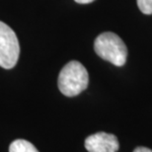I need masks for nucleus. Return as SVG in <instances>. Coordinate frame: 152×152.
Returning a JSON list of instances; mask_svg holds the SVG:
<instances>
[{"label":"nucleus","mask_w":152,"mask_h":152,"mask_svg":"<svg viewBox=\"0 0 152 152\" xmlns=\"http://www.w3.org/2000/svg\"><path fill=\"white\" fill-rule=\"evenodd\" d=\"M89 83V75L80 62L72 60L63 66L58 75L59 91L64 96L74 97L86 89Z\"/></svg>","instance_id":"nucleus-1"},{"label":"nucleus","mask_w":152,"mask_h":152,"mask_svg":"<svg viewBox=\"0 0 152 152\" xmlns=\"http://www.w3.org/2000/svg\"><path fill=\"white\" fill-rule=\"evenodd\" d=\"M94 50L101 58L115 66H123L126 61V45L118 35L112 32H106L98 36L94 42Z\"/></svg>","instance_id":"nucleus-2"},{"label":"nucleus","mask_w":152,"mask_h":152,"mask_svg":"<svg viewBox=\"0 0 152 152\" xmlns=\"http://www.w3.org/2000/svg\"><path fill=\"white\" fill-rule=\"evenodd\" d=\"M20 45L15 32L7 24L0 21V66L11 69L17 64Z\"/></svg>","instance_id":"nucleus-3"},{"label":"nucleus","mask_w":152,"mask_h":152,"mask_svg":"<svg viewBox=\"0 0 152 152\" xmlns=\"http://www.w3.org/2000/svg\"><path fill=\"white\" fill-rule=\"evenodd\" d=\"M85 148L89 152H117L120 143L114 134L97 132L85 139Z\"/></svg>","instance_id":"nucleus-4"},{"label":"nucleus","mask_w":152,"mask_h":152,"mask_svg":"<svg viewBox=\"0 0 152 152\" xmlns=\"http://www.w3.org/2000/svg\"><path fill=\"white\" fill-rule=\"evenodd\" d=\"M9 152H39L35 145L25 139H17L10 144Z\"/></svg>","instance_id":"nucleus-5"},{"label":"nucleus","mask_w":152,"mask_h":152,"mask_svg":"<svg viewBox=\"0 0 152 152\" xmlns=\"http://www.w3.org/2000/svg\"><path fill=\"white\" fill-rule=\"evenodd\" d=\"M137 5L143 14H152V0H137Z\"/></svg>","instance_id":"nucleus-6"},{"label":"nucleus","mask_w":152,"mask_h":152,"mask_svg":"<svg viewBox=\"0 0 152 152\" xmlns=\"http://www.w3.org/2000/svg\"><path fill=\"white\" fill-rule=\"evenodd\" d=\"M133 152H152L151 149L147 147H143V146H139V147H136Z\"/></svg>","instance_id":"nucleus-7"},{"label":"nucleus","mask_w":152,"mask_h":152,"mask_svg":"<svg viewBox=\"0 0 152 152\" xmlns=\"http://www.w3.org/2000/svg\"><path fill=\"white\" fill-rule=\"evenodd\" d=\"M74 1L79 3V4H88V3L93 2L94 0H74Z\"/></svg>","instance_id":"nucleus-8"}]
</instances>
